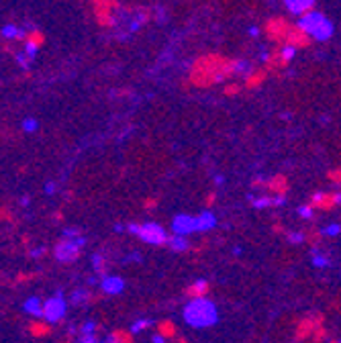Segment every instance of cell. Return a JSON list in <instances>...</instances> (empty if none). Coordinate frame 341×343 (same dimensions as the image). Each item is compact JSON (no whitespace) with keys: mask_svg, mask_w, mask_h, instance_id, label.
Masks as SVG:
<instances>
[{"mask_svg":"<svg viewBox=\"0 0 341 343\" xmlns=\"http://www.w3.org/2000/svg\"><path fill=\"white\" fill-rule=\"evenodd\" d=\"M235 74V62L221 60V58H207L201 60L194 68V82L198 86H207L213 82H221L223 78Z\"/></svg>","mask_w":341,"mask_h":343,"instance_id":"1","label":"cell"},{"mask_svg":"<svg viewBox=\"0 0 341 343\" xmlns=\"http://www.w3.org/2000/svg\"><path fill=\"white\" fill-rule=\"evenodd\" d=\"M184 319L192 327H209L217 321V308L207 298H196L184 308Z\"/></svg>","mask_w":341,"mask_h":343,"instance_id":"2","label":"cell"},{"mask_svg":"<svg viewBox=\"0 0 341 343\" xmlns=\"http://www.w3.org/2000/svg\"><path fill=\"white\" fill-rule=\"evenodd\" d=\"M296 25L302 27V29H304L312 39H317V41H327V39H331V35H333V25H331V21H329L327 17H323L321 13H315V11L300 15V21H298Z\"/></svg>","mask_w":341,"mask_h":343,"instance_id":"3","label":"cell"},{"mask_svg":"<svg viewBox=\"0 0 341 343\" xmlns=\"http://www.w3.org/2000/svg\"><path fill=\"white\" fill-rule=\"evenodd\" d=\"M127 229H129L133 235H137L139 239H143L145 243H151V245H163V243L169 241V237L165 235V231H163L159 225H155V223H143V225L133 223V225H129Z\"/></svg>","mask_w":341,"mask_h":343,"instance_id":"4","label":"cell"},{"mask_svg":"<svg viewBox=\"0 0 341 343\" xmlns=\"http://www.w3.org/2000/svg\"><path fill=\"white\" fill-rule=\"evenodd\" d=\"M86 239L84 237H64L58 245H55V258L62 264H70L76 262L80 258V249L84 247Z\"/></svg>","mask_w":341,"mask_h":343,"instance_id":"5","label":"cell"},{"mask_svg":"<svg viewBox=\"0 0 341 343\" xmlns=\"http://www.w3.org/2000/svg\"><path fill=\"white\" fill-rule=\"evenodd\" d=\"M325 325V315L323 312H310L306 317H302L298 323H296V329H294V339L296 341H306L312 337V333Z\"/></svg>","mask_w":341,"mask_h":343,"instance_id":"6","label":"cell"},{"mask_svg":"<svg viewBox=\"0 0 341 343\" xmlns=\"http://www.w3.org/2000/svg\"><path fill=\"white\" fill-rule=\"evenodd\" d=\"M290 31H292V25H290L286 19H282V17L270 19V21L266 23V33H268V37H270L272 41H276V43H284V41L288 39Z\"/></svg>","mask_w":341,"mask_h":343,"instance_id":"7","label":"cell"},{"mask_svg":"<svg viewBox=\"0 0 341 343\" xmlns=\"http://www.w3.org/2000/svg\"><path fill=\"white\" fill-rule=\"evenodd\" d=\"M94 11L100 25H112L115 23V11H119V5L115 0H94Z\"/></svg>","mask_w":341,"mask_h":343,"instance_id":"8","label":"cell"},{"mask_svg":"<svg viewBox=\"0 0 341 343\" xmlns=\"http://www.w3.org/2000/svg\"><path fill=\"white\" fill-rule=\"evenodd\" d=\"M64 312H66V302H64L62 296H53V298H49V300L43 302V317H45L49 323L62 321Z\"/></svg>","mask_w":341,"mask_h":343,"instance_id":"9","label":"cell"},{"mask_svg":"<svg viewBox=\"0 0 341 343\" xmlns=\"http://www.w3.org/2000/svg\"><path fill=\"white\" fill-rule=\"evenodd\" d=\"M310 205L319 211H331L341 205V192H317L310 198Z\"/></svg>","mask_w":341,"mask_h":343,"instance_id":"10","label":"cell"},{"mask_svg":"<svg viewBox=\"0 0 341 343\" xmlns=\"http://www.w3.org/2000/svg\"><path fill=\"white\" fill-rule=\"evenodd\" d=\"M155 333L159 337H163L165 341H172L174 337H178V327L172 319H161L155 323Z\"/></svg>","mask_w":341,"mask_h":343,"instance_id":"11","label":"cell"},{"mask_svg":"<svg viewBox=\"0 0 341 343\" xmlns=\"http://www.w3.org/2000/svg\"><path fill=\"white\" fill-rule=\"evenodd\" d=\"M27 331H29L31 337L43 339V337H49V335L53 333V327H51V323H49L47 319H45V321H31V323L27 325Z\"/></svg>","mask_w":341,"mask_h":343,"instance_id":"12","label":"cell"},{"mask_svg":"<svg viewBox=\"0 0 341 343\" xmlns=\"http://www.w3.org/2000/svg\"><path fill=\"white\" fill-rule=\"evenodd\" d=\"M286 43L288 45H292V47H306L308 43H310V35L302 29V27H298V25H294L292 27V31H290V35H288V39H286Z\"/></svg>","mask_w":341,"mask_h":343,"instance_id":"13","label":"cell"},{"mask_svg":"<svg viewBox=\"0 0 341 343\" xmlns=\"http://www.w3.org/2000/svg\"><path fill=\"white\" fill-rule=\"evenodd\" d=\"M174 231L178 235H186L190 231H198L196 229V217H188V215H178L174 219Z\"/></svg>","mask_w":341,"mask_h":343,"instance_id":"14","label":"cell"},{"mask_svg":"<svg viewBox=\"0 0 341 343\" xmlns=\"http://www.w3.org/2000/svg\"><path fill=\"white\" fill-rule=\"evenodd\" d=\"M209 290H211V284H209L207 280H196V282H192L190 286H186L184 294H186L190 300H196V298H205V296L209 294Z\"/></svg>","mask_w":341,"mask_h":343,"instance_id":"15","label":"cell"},{"mask_svg":"<svg viewBox=\"0 0 341 343\" xmlns=\"http://www.w3.org/2000/svg\"><path fill=\"white\" fill-rule=\"evenodd\" d=\"M43 41H45V37H43L41 31H29L27 37H25V51L33 58L37 53V49L43 45Z\"/></svg>","mask_w":341,"mask_h":343,"instance_id":"16","label":"cell"},{"mask_svg":"<svg viewBox=\"0 0 341 343\" xmlns=\"http://www.w3.org/2000/svg\"><path fill=\"white\" fill-rule=\"evenodd\" d=\"M284 3H286V9H288L292 15L310 13L312 7H315V0H284Z\"/></svg>","mask_w":341,"mask_h":343,"instance_id":"17","label":"cell"},{"mask_svg":"<svg viewBox=\"0 0 341 343\" xmlns=\"http://www.w3.org/2000/svg\"><path fill=\"white\" fill-rule=\"evenodd\" d=\"M284 203V196L282 194H268V196H258V198H251V205L255 209H268V207H280Z\"/></svg>","mask_w":341,"mask_h":343,"instance_id":"18","label":"cell"},{"mask_svg":"<svg viewBox=\"0 0 341 343\" xmlns=\"http://www.w3.org/2000/svg\"><path fill=\"white\" fill-rule=\"evenodd\" d=\"M135 331L133 329H115L108 335V343H133L135 341Z\"/></svg>","mask_w":341,"mask_h":343,"instance_id":"19","label":"cell"},{"mask_svg":"<svg viewBox=\"0 0 341 343\" xmlns=\"http://www.w3.org/2000/svg\"><path fill=\"white\" fill-rule=\"evenodd\" d=\"M266 188L272 192V194H286V190H288V184H286V178L284 176H274V178H270L268 182H266Z\"/></svg>","mask_w":341,"mask_h":343,"instance_id":"20","label":"cell"},{"mask_svg":"<svg viewBox=\"0 0 341 343\" xmlns=\"http://www.w3.org/2000/svg\"><path fill=\"white\" fill-rule=\"evenodd\" d=\"M215 225H217V219H215V215L209 213V211L196 217V229H198V231H209V229H213Z\"/></svg>","mask_w":341,"mask_h":343,"instance_id":"21","label":"cell"},{"mask_svg":"<svg viewBox=\"0 0 341 343\" xmlns=\"http://www.w3.org/2000/svg\"><path fill=\"white\" fill-rule=\"evenodd\" d=\"M123 286H125V284H123L121 278H110V276H108V278L102 280V290H104L106 294H119V292L123 290Z\"/></svg>","mask_w":341,"mask_h":343,"instance_id":"22","label":"cell"},{"mask_svg":"<svg viewBox=\"0 0 341 343\" xmlns=\"http://www.w3.org/2000/svg\"><path fill=\"white\" fill-rule=\"evenodd\" d=\"M264 80H266V72H264V70H251V72L245 76V86H247V88H258Z\"/></svg>","mask_w":341,"mask_h":343,"instance_id":"23","label":"cell"},{"mask_svg":"<svg viewBox=\"0 0 341 343\" xmlns=\"http://www.w3.org/2000/svg\"><path fill=\"white\" fill-rule=\"evenodd\" d=\"M3 37H5V39H25L27 33H25L23 29L15 27V25H5V27H3Z\"/></svg>","mask_w":341,"mask_h":343,"instance_id":"24","label":"cell"},{"mask_svg":"<svg viewBox=\"0 0 341 343\" xmlns=\"http://www.w3.org/2000/svg\"><path fill=\"white\" fill-rule=\"evenodd\" d=\"M25 310H27L29 315H43V302L33 296V298H29V300L25 302Z\"/></svg>","mask_w":341,"mask_h":343,"instance_id":"25","label":"cell"},{"mask_svg":"<svg viewBox=\"0 0 341 343\" xmlns=\"http://www.w3.org/2000/svg\"><path fill=\"white\" fill-rule=\"evenodd\" d=\"M169 247H172V249H176V251H184L186 247H188V241H186V237L184 235H174V237H169Z\"/></svg>","mask_w":341,"mask_h":343,"instance_id":"26","label":"cell"},{"mask_svg":"<svg viewBox=\"0 0 341 343\" xmlns=\"http://www.w3.org/2000/svg\"><path fill=\"white\" fill-rule=\"evenodd\" d=\"M294 53H296V47H292V45H288V43H286V45L278 51V55H280V60H282V64H284V66H288V64L292 62Z\"/></svg>","mask_w":341,"mask_h":343,"instance_id":"27","label":"cell"},{"mask_svg":"<svg viewBox=\"0 0 341 343\" xmlns=\"http://www.w3.org/2000/svg\"><path fill=\"white\" fill-rule=\"evenodd\" d=\"M325 339H327V329H325V325H323V327H319V329L312 333L310 341H312V343H323Z\"/></svg>","mask_w":341,"mask_h":343,"instance_id":"28","label":"cell"},{"mask_svg":"<svg viewBox=\"0 0 341 343\" xmlns=\"http://www.w3.org/2000/svg\"><path fill=\"white\" fill-rule=\"evenodd\" d=\"M15 60H17V64H19L21 68H29V62H31L33 58H31L27 51H23V53H17V55H15Z\"/></svg>","mask_w":341,"mask_h":343,"instance_id":"29","label":"cell"},{"mask_svg":"<svg viewBox=\"0 0 341 343\" xmlns=\"http://www.w3.org/2000/svg\"><path fill=\"white\" fill-rule=\"evenodd\" d=\"M286 237H288V241H290V243H302V241L306 239V235H304V233H292V231H290Z\"/></svg>","mask_w":341,"mask_h":343,"instance_id":"30","label":"cell"},{"mask_svg":"<svg viewBox=\"0 0 341 343\" xmlns=\"http://www.w3.org/2000/svg\"><path fill=\"white\" fill-rule=\"evenodd\" d=\"M312 209H315L312 205H310V207H298V215H300L302 219H310V217H312Z\"/></svg>","mask_w":341,"mask_h":343,"instance_id":"31","label":"cell"},{"mask_svg":"<svg viewBox=\"0 0 341 343\" xmlns=\"http://www.w3.org/2000/svg\"><path fill=\"white\" fill-rule=\"evenodd\" d=\"M147 327H151V321L143 319V321H137V323L133 325V331L137 333V331H143V329H147Z\"/></svg>","mask_w":341,"mask_h":343,"instance_id":"32","label":"cell"},{"mask_svg":"<svg viewBox=\"0 0 341 343\" xmlns=\"http://www.w3.org/2000/svg\"><path fill=\"white\" fill-rule=\"evenodd\" d=\"M78 343H96V337H94V333H84L78 339Z\"/></svg>","mask_w":341,"mask_h":343,"instance_id":"33","label":"cell"},{"mask_svg":"<svg viewBox=\"0 0 341 343\" xmlns=\"http://www.w3.org/2000/svg\"><path fill=\"white\" fill-rule=\"evenodd\" d=\"M23 129H25V131H35V129H37V121H35V119H27V121L23 123Z\"/></svg>","mask_w":341,"mask_h":343,"instance_id":"34","label":"cell"},{"mask_svg":"<svg viewBox=\"0 0 341 343\" xmlns=\"http://www.w3.org/2000/svg\"><path fill=\"white\" fill-rule=\"evenodd\" d=\"M312 262H315V266H317V268H325V266L329 264V260H327L325 255H315V260H312Z\"/></svg>","mask_w":341,"mask_h":343,"instance_id":"35","label":"cell"},{"mask_svg":"<svg viewBox=\"0 0 341 343\" xmlns=\"http://www.w3.org/2000/svg\"><path fill=\"white\" fill-rule=\"evenodd\" d=\"M329 178H331L335 184H341V167H339V169H333L331 174H329Z\"/></svg>","mask_w":341,"mask_h":343,"instance_id":"36","label":"cell"},{"mask_svg":"<svg viewBox=\"0 0 341 343\" xmlns=\"http://www.w3.org/2000/svg\"><path fill=\"white\" fill-rule=\"evenodd\" d=\"M92 262H94V266H96V270H98V272L102 274V272H104V260H102L100 255H94V260H92Z\"/></svg>","mask_w":341,"mask_h":343,"instance_id":"37","label":"cell"},{"mask_svg":"<svg viewBox=\"0 0 341 343\" xmlns=\"http://www.w3.org/2000/svg\"><path fill=\"white\" fill-rule=\"evenodd\" d=\"M239 90H241V86H239V84H231V86H227V88H225V94H229V96H231V94H237Z\"/></svg>","mask_w":341,"mask_h":343,"instance_id":"38","label":"cell"},{"mask_svg":"<svg viewBox=\"0 0 341 343\" xmlns=\"http://www.w3.org/2000/svg\"><path fill=\"white\" fill-rule=\"evenodd\" d=\"M339 231H341V227H339V225H329V227L325 229V233H327V235H331V237H333V235H337Z\"/></svg>","mask_w":341,"mask_h":343,"instance_id":"39","label":"cell"},{"mask_svg":"<svg viewBox=\"0 0 341 343\" xmlns=\"http://www.w3.org/2000/svg\"><path fill=\"white\" fill-rule=\"evenodd\" d=\"M94 329H96L94 323H86V325H84V333H94Z\"/></svg>","mask_w":341,"mask_h":343,"instance_id":"40","label":"cell"},{"mask_svg":"<svg viewBox=\"0 0 341 343\" xmlns=\"http://www.w3.org/2000/svg\"><path fill=\"white\" fill-rule=\"evenodd\" d=\"M64 235H66V237H80V235H78V231H76V229H68V231H66V233H64Z\"/></svg>","mask_w":341,"mask_h":343,"instance_id":"41","label":"cell"},{"mask_svg":"<svg viewBox=\"0 0 341 343\" xmlns=\"http://www.w3.org/2000/svg\"><path fill=\"white\" fill-rule=\"evenodd\" d=\"M155 205H157V203H155L153 198H151V201H145V209H155Z\"/></svg>","mask_w":341,"mask_h":343,"instance_id":"42","label":"cell"},{"mask_svg":"<svg viewBox=\"0 0 341 343\" xmlns=\"http://www.w3.org/2000/svg\"><path fill=\"white\" fill-rule=\"evenodd\" d=\"M172 341H174V343H188V341H186V337H182V335H178V337H174Z\"/></svg>","mask_w":341,"mask_h":343,"instance_id":"43","label":"cell"},{"mask_svg":"<svg viewBox=\"0 0 341 343\" xmlns=\"http://www.w3.org/2000/svg\"><path fill=\"white\" fill-rule=\"evenodd\" d=\"M43 253H45V249H35V251L31 253V255H33V258H41Z\"/></svg>","mask_w":341,"mask_h":343,"instance_id":"44","label":"cell"},{"mask_svg":"<svg viewBox=\"0 0 341 343\" xmlns=\"http://www.w3.org/2000/svg\"><path fill=\"white\" fill-rule=\"evenodd\" d=\"M213 203H215V194H209V196H207V207H211Z\"/></svg>","mask_w":341,"mask_h":343,"instance_id":"45","label":"cell"},{"mask_svg":"<svg viewBox=\"0 0 341 343\" xmlns=\"http://www.w3.org/2000/svg\"><path fill=\"white\" fill-rule=\"evenodd\" d=\"M153 343H165V339H163V337H159V335L155 333V337H153Z\"/></svg>","mask_w":341,"mask_h":343,"instance_id":"46","label":"cell"},{"mask_svg":"<svg viewBox=\"0 0 341 343\" xmlns=\"http://www.w3.org/2000/svg\"><path fill=\"white\" fill-rule=\"evenodd\" d=\"M45 190H47V192H49V194H51V192H53V190H55V186H53V184H47V186H45Z\"/></svg>","mask_w":341,"mask_h":343,"instance_id":"47","label":"cell"},{"mask_svg":"<svg viewBox=\"0 0 341 343\" xmlns=\"http://www.w3.org/2000/svg\"><path fill=\"white\" fill-rule=\"evenodd\" d=\"M249 33L255 37V35H258V27H251V29H249Z\"/></svg>","mask_w":341,"mask_h":343,"instance_id":"48","label":"cell"},{"mask_svg":"<svg viewBox=\"0 0 341 343\" xmlns=\"http://www.w3.org/2000/svg\"><path fill=\"white\" fill-rule=\"evenodd\" d=\"M331 343H341V341H331Z\"/></svg>","mask_w":341,"mask_h":343,"instance_id":"49","label":"cell"},{"mask_svg":"<svg viewBox=\"0 0 341 343\" xmlns=\"http://www.w3.org/2000/svg\"><path fill=\"white\" fill-rule=\"evenodd\" d=\"M64 343H70V341H64Z\"/></svg>","mask_w":341,"mask_h":343,"instance_id":"50","label":"cell"}]
</instances>
